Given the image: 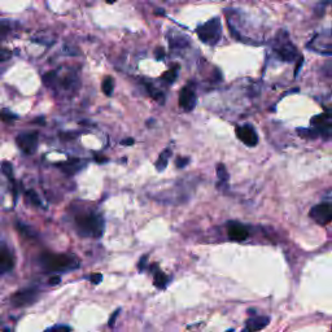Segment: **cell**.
<instances>
[{
  "instance_id": "cell-11",
  "label": "cell",
  "mask_w": 332,
  "mask_h": 332,
  "mask_svg": "<svg viewBox=\"0 0 332 332\" xmlns=\"http://www.w3.org/2000/svg\"><path fill=\"white\" fill-rule=\"evenodd\" d=\"M15 266V258L12 253L4 245H0V274L10 273Z\"/></svg>"
},
{
  "instance_id": "cell-1",
  "label": "cell",
  "mask_w": 332,
  "mask_h": 332,
  "mask_svg": "<svg viewBox=\"0 0 332 332\" xmlns=\"http://www.w3.org/2000/svg\"><path fill=\"white\" fill-rule=\"evenodd\" d=\"M75 225L79 235L99 239L104 234V220L95 212H85L75 216Z\"/></svg>"
},
{
  "instance_id": "cell-39",
  "label": "cell",
  "mask_w": 332,
  "mask_h": 332,
  "mask_svg": "<svg viewBox=\"0 0 332 332\" xmlns=\"http://www.w3.org/2000/svg\"><path fill=\"white\" fill-rule=\"evenodd\" d=\"M59 283H60L59 276H55V278L50 279V284H59Z\"/></svg>"
},
{
  "instance_id": "cell-32",
  "label": "cell",
  "mask_w": 332,
  "mask_h": 332,
  "mask_svg": "<svg viewBox=\"0 0 332 332\" xmlns=\"http://www.w3.org/2000/svg\"><path fill=\"white\" fill-rule=\"evenodd\" d=\"M119 311H121V310H119V309H118V310L114 311V314H113V315L110 316L109 322H108V324H109V327H113V326H114V323H116V319H117V316H118Z\"/></svg>"
},
{
  "instance_id": "cell-29",
  "label": "cell",
  "mask_w": 332,
  "mask_h": 332,
  "mask_svg": "<svg viewBox=\"0 0 332 332\" xmlns=\"http://www.w3.org/2000/svg\"><path fill=\"white\" fill-rule=\"evenodd\" d=\"M147 258H148V256H143V257L140 258V261H139V263H138L139 271H144L145 265H147Z\"/></svg>"
},
{
  "instance_id": "cell-15",
  "label": "cell",
  "mask_w": 332,
  "mask_h": 332,
  "mask_svg": "<svg viewBox=\"0 0 332 332\" xmlns=\"http://www.w3.org/2000/svg\"><path fill=\"white\" fill-rule=\"evenodd\" d=\"M153 284L160 289L166 288V285L169 284V276L163 274L161 270H157L153 276Z\"/></svg>"
},
{
  "instance_id": "cell-27",
  "label": "cell",
  "mask_w": 332,
  "mask_h": 332,
  "mask_svg": "<svg viewBox=\"0 0 332 332\" xmlns=\"http://www.w3.org/2000/svg\"><path fill=\"white\" fill-rule=\"evenodd\" d=\"M11 32V25L8 22H0V41L6 38V35Z\"/></svg>"
},
{
  "instance_id": "cell-24",
  "label": "cell",
  "mask_w": 332,
  "mask_h": 332,
  "mask_svg": "<svg viewBox=\"0 0 332 332\" xmlns=\"http://www.w3.org/2000/svg\"><path fill=\"white\" fill-rule=\"evenodd\" d=\"M17 118H19V117H17L16 114H13L11 110H8V109L0 110V119H2L3 122L11 123L12 121H16Z\"/></svg>"
},
{
  "instance_id": "cell-37",
  "label": "cell",
  "mask_w": 332,
  "mask_h": 332,
  "mask_svg": "<svg viewBox=\"0 0 332 332\" xmlns=\"http://www.w3.org/2000/svg\"><path fill=\"white\" fill-rule=\"evenodd\" d=\"M302 63H304V59L300 57V60H298V64H297V68L295 69V77L298 74V72H300V68H301V65H302Z\"/></svg>"
},
{
  "instance_id": "cell-20",
  "label": "cell",
  "mask_w": 332,
  "mask_h": 332,
  "mask_svg": "<svg viewBox=\"0 0 332 332\" xmlns=\"http://www.w3.org/2000/svg\"><path fill=\"white\" fill-rule=\"evenodd\" d=\"M178 70H179V66H174L172 70H168V72L162 75V81H165L166 83H169V85L174 83L177 77H178Z\"/></svg>"
},
{
  "instance_id": "cell-6",
  "label": "cell",
  "mask_w": 332,
  "mask_h": 332,
  "mask_svg": "<svg viewBox=\"0 0 332 332\" xmlns=\"http://www.w3.org/2000/svg\"><path fill=\"white\" fill-rule=\"evenodd\" d=\"M309 216H310L318 225H328L329 222H332V203L318 204V205L311 208Z\"/></svg>"
},
{
  "instance_id": "cell-4",
  "label": "cell",
  "mask_w": 332,
  "mask_h": 332,
  "mask_svg": "<svg viewBox=\"0 0 332 332\" xmlns=\"http://www.w3.org/2000/svg\"><path fill=\"white\" fill-rule=\"evenodd\" d=\"M38 141H39V135L37 131H28L17 135L16 143L20 149L25 154L35 153L38 148Z\"/></svg>"
},
{
  "instance_id": "cell-16",
  "label": "cell",
  "mask_w": 332,
  "mask_h": 332,
  "mask_svg": "<svg viewBox=\"0 0 332 332\" xmlns=\"http://www.w3.org/2000/svg\"><path fill=\"white\" fill-rule=\"evenodd\" d=\"M329 121H331V114H329V113H323V114H319V116L313 117L310 123L313 125V127L319 129V127L324 126L326 123H328Z\"/></svg>"
},
{
  "instance_id": "cell-33",
  "label": "cell",
  "mask_w": 332,
  "mask_h": 332,
  "mask_svg": "<svg viewBox=\"0 0 332 332\" xmlns=\"http://www.w3.org/2000/svg\"><path fill=\"white\" fill-rule=\"evenodd\" d=\"M70 327L68 326H56V327H52V328H50V331H70Z\"/></svg>"
},
{
  "instance_id": "cell-43",
  "label": "cell",
  "mask_w": 332,
  "mask_h": 332,
  "mask_svg": "<svg viewBox=\"0 0 332 332\" xmlns=\"http://www.w3.org/2000/svg\"><path fill=\"white\" fill-rule=\"evenodd\" d=\"M113 2H116V0H108V3H113Z\"/></svg>"
},
{
  "instance_id": "cell-14",
  "label": "cell",
  "mask_w": 332,
  "mask_h": 332,
  "mask_svg": "<svg viewBox=\"0 0 332 332\" xmlns=\"http://www.w3.org/2000/svg\"><path fill=\"white\" fill-rule=\"evenodd\" d=\"M172 148H166V149H163L162 152H161L160 156H158V160L154 163L157 172H163V170L166 169V166L169 163V158L172 157Z\"/></svg>"
},
{
  "instance_id": "cell-23",
  "label": "cell",
  "mask_w": 332,
  "mask_h": 332,
  "mask_svg": "<svg viewBox=\"0 0 332 332\" xmlns=\"http://www.w3.org/2000/svg\"><path fill=\"white\" fill-rule=\"evenodd\" d=\"M2 172H3V174L7 177V178L10 179L11 182H15V176H13L12 163L4 161V162L2 163Z\"/></svg>"
},
{
  "instance_id": "cell-12",
  "label": "cell",
  "mask_w": 332,
  "mask_h": 332,
  "mask_svg": "<svg viewBox=\"0 0 332 332\" xmlns=\"http://www.w3.org/2000/svg\"><path fill=\"white\" fill-rule=\"evenodd\" d=\"M269 322H270L269 316H256L254 315L253 318H249V319L247 320L245 329H247V331H251V332L261 331V329H263L265 327L267 326V324H269Z\"/></svg>"
},
{
  "instance_id": "cell-13",
  "label": "cell",
  "mask_w": 332,
  "mask_h": 332,
  "mask_svg": "<svg viewBox=\"0 0 332 332\" xmlns=\"http://www.w3.org/2000/svg\"><path fill=\"white\" fill-rule=\"evenodd\" d=\"M57 166L68 176H74L75 173H78L83 168V162L79 158H72L66 162L57 163Z\"/></svg>"
},
{
  "instance_id": "cell-36",
  "label": "cell",
  "mask_w": 332,
  "mask_h": 332,
  "mask_svg": "<svg viewBox=\"0 0 332 332\" xmlns=\"http://www.w3.org/2000/svg\"><path fill=\"white\" fill-rule=\"evenodd\" d=\"M121 144H122V145H127V147H129V145L134 144V139H132V138L125 139V140L121 141Z\"/></svg>"
},
{
  "instance_id": "cell-21",
  "label": "cell",
  "mask_w": 332,
  "mask_h": 332,
  "mask_svg": "<svg viewBox=\"0 0 332 332\" xmlns=\"http://www.w3.org/2000/svg\"><path fill=\"white\" fill-rule=\"evenodd\" d=\"M147 88H148V92H149V95L153 97L154 100L158 101L160 104L165 103V96H163V94L160 91V90H157V88H154L153 86H149V85H147Z\"/></svg>"
},
{
  "instance_id": "cell-31",
  "label": "cell",
  "mask_w": 332,
  "mask_h": 332,
  "mask_svg": "<svg viewBox=\"0 0 332 332\" xmlns=\"http://www.w3.org/2000/svg\"><path fill=\"white\" fill-rule=\"evenodd\" d=\"M11 57V52L7 50H0V61H6Z\"/></svg>"
},
{
  "instance_id": "cell-9",
  "label": "cell",
  "mask_w": 332,
  "mask_h": 332,
  "mask_svg": "<svg viewBox=\"0 0 332 332\" xmlns=\"http://www.w3.org/2000/svg\"><path fill=\"white\" fill-rule=\"evenodd\" d=\"M236 136L239 138V140L243 141L248 147H254V145H257L258 143L257 132L249 125L236 127Z\"/></svg>"
},
{
  "instance_id": "cell-5",
  "label": "cell",
  "mask_w": 332,
  "mask_h": 332,
  "mask_svg": "<svg viewBox=\"0 0 332 332\" xmlns=\"http://www.w3.org/2000/svg\"><path fill=\"white\" fill-rule=\"evenodd\" d=\"M38 296H39V292H38L37 288L21 289V291H17L16 293H13L11 296V302H12L13 306L25 307L34 304L35 301L38 300Z\"/></svg>"
},
{
  "instance_id": "cell-19",
  "label": "cell",
  "mask_w": 332,
  "mask_h": 332,
  "mask_svg": "<svg viewBox=\"0 0 332 332\" xmlns=\"http://www.w3.org/2000/svg\"><path fill=\"white\" fill-rule=\"evenodd\" d=\"M25 198H26V201H28L29 204H32V205H34V207H42L41 198H39V196L37 195V192L33 191V190H30V191H26Z\"/></svg>"
},
{
  "instance_id": "cell-22",
  "label": "cell",
  "mask_w": 332,
  "mask_h": 332,
  "mask_svg": "<svg viewBox=\"0 0 332 332\" xmlns=\"http://www.w3.org/2000/svg\"><path fill=\"white\" fill-rule=\"evenodd\" d=\"M297 134L300 135L301 138H307V139H314L316 136H319V132L316 129H297Z\"/></svg>"
},
{
  "instance_id": "cell-28",
  "label": "cell",
  "mask_w": 332,
  "mask_h": 332,
  "mask_svg": "<svg viewBox=\"0 0 332 332\" xmlns=\"http://www.w3.org/2000/svg\"><path fill=\"white\" fill-rule=\"evenodd\" d=\"M190 161H191V160H190L188 157H179V158H177L176 165H177V168H178V169H183V168H186V166L190 163Z\"/></svg>"
},
{
  "instance_id": "cell-34",
  "label": "cell",
  "mask_w": 332,
  "mask_h": 332,
  "mask_svg": "<svg viewBox=\"0 0 332 332\" xmlns=\"http://www.w3.org/2000/svg\"><path fill=\"white\" fill-rule=\"evenodd\" d=\"M94 157H95V161H96V162H99V163L107 162V161H108V158H107V157L101 156V154H95Z\"/></svg>"
},
{
  "instance_id": "cell-3",
  "label": "cell",
  "mask_w": 332,
  "mask_h": 332,
  "mask_svg": "<svg viewBox=\"0 0 332 332\" xmlns=\"http://www.w3.org/2000/svg\"><path fill=\"white\" fill-rule=\"evenodd\" d=\"M198 35L200 41L205 44L214 46L220 42L222 37V25L220 19H213L205 22L204 25L198 28Z\"/></svg>"
},
{
  "instance_id": "cell-18",
  "label": "cell",
  "mask_w": 332,
  "mask_h": 332,
  "mask_svg": "<svg viewBox=\"0 0 332 332\" xmlns=\"http://www.w3.org/2000/svg\"><path fill=\"white\" fill-rule=\"evenodd\" d=\"M113 88H114V81H113L112 77H105L103 81V85H101V90L107 96H112Z\"/></svg>"
},
{
  "instance_id": "cell-42",
  "label": "cell",
  "mask_w": 332,
  "mask_h": 332,
  "mask_svg": "<svg viewBox=\"0 0 332 332\" xmlns=\"http://www.w3.org/2000/svg\"><path fill=\"white\" fill-rule=\"evenodd\" d=\"M157 15H163V11H157Z\"/></svg>"
},
{
  "instance_id": "cell-7",
  "label": "cell",
  "mask_w": 332,
  "mask_h": 332,
  "mask_svg": "<svg viewBox=\"0 0 332 332\" xmlns=\"http://www.w3.org/2000/svg\"><path fill=\"white\" fill-rule=\"evenodd\" d=\"M274 51H275V54L278 55L279 59L283 60V61H287V63L295 61L296 56H297V50L287 38L283 39L282 42H279L274 47Z\"/></svg>"
},
{
  "instance_id": "cell-44",
  "label": "cell",
  "mask_w": 332,
  "mask_h": 332,
  "mask_svg": "<svg viewBox=\"0 0 332 332\" xmlns=\"http://www.w3.org/2000/svg\"><path fill=\"white\" fill-rule=\"evenodd\" d=\"M0 324H2V322H0Z\"/></svg>"
},
{
  "instance_id": "cell-40",
  "label": "cell",
  "mask_w": 332,
  "mask_h": 332,
  "mask_svg": "<svg viewBox=\"0 0 332 332\" xmlns=\"http://www.w3.org/2000/svg\"><path fill=\"white\" fill-rule=\"evenodd\" d=\"M44 122H46V121H44V118H37V119H34V121H33V123H39V125H44Z\"/></svg>"
},
{
  "instance_id": "cell-41",
  "label": "cell",
  "mask_w": 332,
  "mask_h": 332,
  "mask_svg": "<svg viewBox=\"0 0 332 332\" xmlns=\"http://www.w3.org/2000/svg\"><path fill=\"white\" fill-rule=\"evenodd\" d=\"M248 313L251 314V315H256V310H253V309H249V310H248Z\"/></svg>"
},
{
  "instance_id": "cell-38",
  "label": "cell",
  "mask_w": 332,
  "mask_h": 332,
  "mask_svg": "<svg viewBox=\"0 0 332 332\" xmlns=\"http://www.w3.org/2000/svg\"><path fill=\"white\" fill-rule=\"evenodd\" d=\"M61 139H73L75 136L74 134H66V132H61Z\"/></svg>"
},
{
  "instance_id": "cell-25",
  "label": "cell",
  "mask_w": 332,
  "mask_h": 332,
  "mask_svg": "<svg viewBox=\"0 0 332 332\" xmlns=\"http://www.w3.org/2000/svg\"><path fill=\"white\" fill-rule=\"evenodd\" d=\"M16 227H17V230H19V232L21 234V235L28 236V238H33V236H34V232H33V230L30 229V227H28V226L24 225V223L17 222Z\"/></svg>"
},
{
  "instance_id": "cell-17",
  "label": "cell",
  "mask_w": 332,
  "mask_h": 332,
  "mask_svg": "<svg viewBox=\"0 0 332 332\" xmlns=\"http://www.w3.org/2000/svg\"><path fill=\"white\" fill-rule=\"evenodd\" d=\"M217 176H218V179H220V185H223V183H227L229 182L230 179V176H229V172H227V169H226V166L223 165V163H218L217 165Z\"/></svg>"
},
{
  "instance_id": "cell-35",
  "label": "cell",
  "mask_w": 332,
  "mask_h": 332,
  "mask_svg": "<svg viewBox=\"0 0 332 332\" xmlns=\"http://www.w3.org/2000/svg\"><path fill=\"white\" fill-rule=\"evenodd\" d=\"M163 56H165V51H163L162 48H157V50H156V57H157V60L163 59Z\"/></svg>"
},
{
  "instance_id": "cell-10",
  "label": "cell",
  "mask_w": 332,
  "mask_h": 332,
  "mask_svg": "<svg viewBox=\"0 0 332 332\" xmlns=\"http://www.w3.org/2000/svg\"><path fill=\"white\" fill-rule=\"evenodd\" d=\"M229 238L234 241H244L249 236V230L239 222H230L227 226Z\"/></svg>"
},
{
  "instance_id": "cell-26",
  "label": "cell",
  "mask_w": 332,
  "mask_h": 332,
  "mask_svg": "<svg viewBox=\"0 0 332 332\" xmlns=\"http://www.w3.org/2000/svg\"><path fill=\"white\" fill-rule=\"evenodd\" d=\"M56 78H57L56 72H48L43 75V78L42 79H43L44 85L47 86V87H50V86H52L55 82H56Z\"/></svg>"
},
{
  "instance_id": "cell-30",
  "label": "cell",
  "mask_w": 332,
  "mask_h": 332,
  "mask_svg": "<svg viewBox=\"0 0 332 332\" xmlns=\"http://www.w3.org/2000/svg\"><path fill=\"white\" fill-rule=\"evenodd\" d=\"M101 279H103L101 274H92V275H90V280H91L92 283H95V284H99V283L101 282Z\"/></svg>"
},
{
  "instance_id": "cell-8",
  "label": "cell",
  "mask_w": 332,
  "mask_h": 332,
  "mask_svg": "<svg viewBox=\"0 0 332 332\" xmlns=\"http://www.w3.org/2000/svg\"><path fill=\"white\" fill-rule=\"evenodd\" d=\"M198 103V96L191 87H183L179 94V107L185 112H192Z\"/></svg>"
},
{
  "instance_id": "cell-2",
  "label": "cell",
  "mask_w": 332,
  "mask_h": 332,
  "mask_svg": "<svg viewBox=\"0 0 332 332\" xmlns=\"http://www.w3.org/2000/svg\"><path fill=\"white\" fill-rule=\"evenodd\" d=\"M41 263L46 271H69L79 266V260L73 254L46 253L41 257Z\"/></svg>"
}]
</instances>
